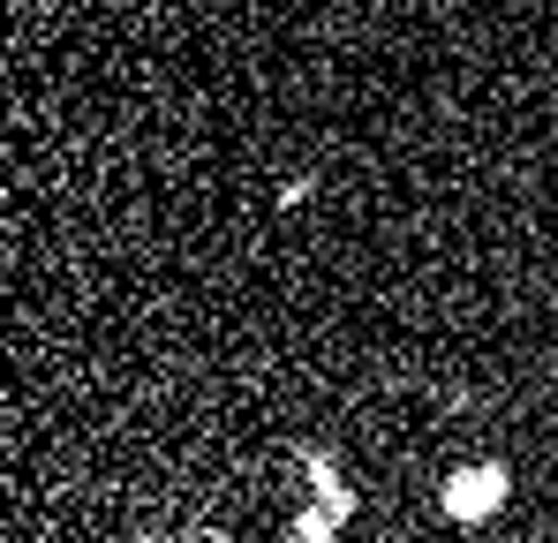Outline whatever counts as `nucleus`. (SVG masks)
Here are the masks:
<instances>
[{"label":"nucleus","mask_w":558,"mask_h":543,"mask_svg":"<svg viewBox=\"0 0 558 543\" xmlns=\"http://www.w3.org/2000/svg\"><path fill=\"white\" fill-rule=\"evenodd\" d=\"M294 475H302V491L325 506V514H340V521H355V483H348V468H340V452L332 446H302L294 452Z\"/></svg>","instance_id":"obj_2"},{"label":"nucleus","mask_w":558,"mask_h":543,"mask_svg":"<svg viewBox=\"0 0 558 543\" xmlns=\"http://www.w3.org/2000/svg\"><path fill=\"white\" fill-rule=\"evenodd\" d=\"M461 543H483V536H461Z\"/></svg>","instance_id":"obj_5"},{"label":"nucleus","mask_w":558,"mask_h":543,"mask_svg":"<svg viewBox=\"0 0 558 543\" xmlns=\"http://www.w3.org/2000/svg\"><path fill=\"white\" fill-rule=\"evenodd\" d=\"M310 196H317V167H310V174H287V181H279V212H302Z\"/></svg>","instance_id":"obj_4"},{"label":"nucleus","mask_w":558,"mask_h":543,"mask_svg":"<svg viewBox=\"0 0 558 543\" xmlns=\"http://www.w3.org/2000/svg\"><path fill=\"white\" fill-rule=\"evenodd\" d=\"M513 506V460H461V468H446V483H438V514L461 529V536H483L498 514Z\"/></svg>","instance_id":"obj_1"},{"label":"nucleus","mask_w":558,"mask_h":543,"mask_svg":"<svg viewBox=\"0 0 558 543\" xmlns=\"http://www.w3.org/2000/svg\"><path fill=\"white\" fill-rule=\"evenodd\" d=\"M287 543H348V521H340V514H325L317 498H302V506H294V521H287Z\"/></svg>","instance_id":"obj_3"}]
</instances>
